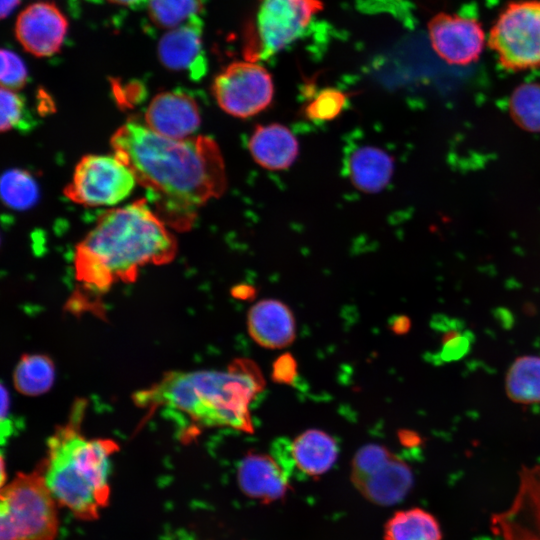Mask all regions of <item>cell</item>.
<instances>
[{
  "instance_id": "obj_24",
  "label": "cell",
  "mask_w": 540,
  "mask_h": 540,
  "mask_svg": "<svg viewBox=\"0 0 540 540\" xmlns=\"http://www.w3.org/2000/svg\"><path fill=\"white\" fill-rule=\"evenodd\" d=\"M0 191L3 203L14 210L32 208L40 196L35 178L31 173L20 168L8 169L2 174Z\"/></svg>"
},
{
  "instance_id": "obj_29",
  "label": "cell",
  "mask_w": 540,
  "mask_h": 540,
  "mask_svg": "<svg viewBox=\"0 0 540 540\" xmlns=\"http://www.w3.org/2000/svg\"><path fill=\"white\" fill-rule=\"evenodd\" d=\"M1 87L13 91L20 90L27 81V70L24 62L14 52L1 50Z\"/></svg>"
},
{
  "instance_id": "obj_28",
  "label": "cell",
  "mask_w": 540,
  "mask_h": 540,
  "mask_svg": "<svg viewBox=\"0 0 540 540\" xmlns=\"http://www.w3.org/2000/svg\"><path fill=\"white\" fill-rule=\"evenodd\" d=\"M0 102V128L2 132L13 129H29L31 119L27 114L26 104L21 95L16 91L1 87Z\"/></svg>"
},
{
  "instance_id": "obj_26",
  "label": "cell",
  "mask_w": 540,
  "mask_h": 540,
  "mask_svg": "<svg viewBox=\"0 0 540 540\" xmlns=\"http://www.w3.org/2000/svg\"><path fill=\"white\" fill-rule=\"evenodd\" d=\"M148 14L152 22L166 29L176 28L199 16L202 0H148Z\"/></svg>"
},
{
  "instance_id": "obj_10",
  "label": "cell",
  "mask_w": 540,
  "mask_h": 540,
  "mask_svg": "<svg viewBox=\"0 0 540 540\" xmlns=\"http://www.w3.org/2000/svg\"><path fill=\"white\" fill-rule=\"evenodd\" d=\"M212 93L224 112L245 119L259 114L271 104L274 85L263 66L238 61L229 64L215 77Z\"/></svg>"
},
{
  "instance_id": "obj_6",
  "label": "cell",
  "mask_w": 540,
  "mask_h": 540,
  "mask_svg": "<svg viewBox=\"0 0 540 540\" xmlns=\"http://www.w3.org/2000/svg\"><path fill=\"white\" fill-rule=\"evenodd\" d=\"M488 45L509 71L540 67V0L509 2L490 29Z\"/></svg>"
},
{
  "instance_id": "obj_9",
  "label": "cell",
  "mask_w": 540,
  "mask_h": 540,
  "mask_svg": "<svg viewBox=\"0 0 540 540\" xmlns=\"http://www.w3.org/2000/svg\"><path fill=\"white\" fill-rule=\"evenodd\" d=\"M137 180L131 169L117 156L85 155L75 167L64 195L86 206H113L126 199Z\"/></svg>"
},
{
  "instance_id": "obj_13",
  "label": "cell",
  "mask_w": 540,
  "mask_h": 540,
  "mask_svg": "<svg viewBox=\"0 0 540 540\" xmlns=\"http://www.w3.org/2000/svg\"><path fill=\"white\" fill-rule=\"evenodd\" d=\"M67 29V19L56 5L38 2L19 14L15 35L26 51L37 57H48L60 50Z\"/></svg>"
},
{
  "instance_id": "obj_7",
  "label": "cell",
  "mask_w": 540,
  "mask_h": 540,
  "mask_svg": "<svg viewBox=\"0 0 540 540\" xmlns=\"http://www.w3.org/2000/svg\"><path fill=\"white\" fill-rule=\"evenodd\" d=\"M322 8L320 0H258L248 31L247 58H266L279 52L304 32Z\"/></svg>"
},
{
  "instance_id": "obj_4",
  "label": "cell",
  "mask_w": 540,
  "mask_h": 540,
  "mask_svg": "<svg viewBox=\"0 0 540 540\" xmlns=\"http://www.w3.org/2000/svg\"><path fill=\"white\" fill-rule=\"evenodd\" d=\"M84 406L80 403L70 421L48 440L41 466L56 502L80 520H95L110 498L111 457L118 445L108 439H89L80 432Z\"/></svg>"
},
{
  "instance_id": "obj_23",
  "label": "cell",
  "mask_w": 540,
  "mask_h": 540,
  "mask_svg": "<svg viewBox=\"0 0 540 540\" xmlns=\"http://www.w3.org/2000/svg\"><path fill=\"white\" fill-rule=\"evenodd\" d=\"M55 380V366L52 360L42 354L24 355L17 363L13 381L16 389L29 396L47 392Z\"/></svg>"
},
{
  "instance_id": "obj_5",
  "label": "cell",
  "mask_w": 540,
  "mask_h": 540,
  "mask_svg": "<svg viewBox=\"0 0 540 540\" xmlns=\"http://www.w3.org/2000/svg\"><path fill=\"white\" fill-rule=\"evenodd\" d=\"M57 504L41 468L17 474L1 488L0 540H55Z\"/></svg>"
},
{
  "instance_id": "obj_2",
  "label": "cell",
  "mask_w": 540,
  "mask_h": 540,
  "mask_svg": "<svg viewBox=\"0 0 540 540\" xmlns=\"http://www.w3.org/2000/svg\"><path fill=\"white\" fill-rule=\"evenodd\" d=\"M177 242L146 199L105 211L77 245L76 279L94 293L131 282L140 268L174 259Z\"/></svg>"
},
{
  "instance_id": "obj_1",
  "label": "cell",
  "mask_w": 540,
  "mask_h": 540,
  "mask_svg": "<svg viewBox=\"0 0 540 540\" xmlns=\"http://www.w3.org/2000/svg\"><path fill=\"white\" fill-rule=\"evenodd\" d=\"M111 147L146 189L155 213L177 230L190 229L200 207L226 189L224 159L211 137L172 139L130 120L114 132Z\"/></svg>"
},
{
  "instance_id": "obj_25",
  "label": "cell",
  "mask_w": 540,
  "mask_h": 540,
  "mask_svg": "<svg viewBox=\"0 0 540 540\" xmlns=\"http://www.w3.org/2000/svg\"><path fill=\"white\" fill-rule=\"evenodd\" d=\"M513 121L529 132H540V83L529 82L517 86L509 98Z\"/></svg>"
},
{
  "instance_id": "obj_21",
  "label": "cell",
  "mask_w": 540,
  "mask_h": 540,
  "mask_svg": "<svg viewBox=\"0 0 540 540\" xmlns=\"http://www.w3.org/2000/svg\"><path fill=\"white\" fill-rule=\"evenodd\" d=\"M385 540H442L437 519L421 508L400 510L384 526Z\"/></svg>"
},
{
  "instance_id": "obj_30",
  "label": "cell",
  "mask_w": 540,
  "mask_h": 540,
  "mask_svg": "<svg viewBox=\"0 0 540 540\" xmlns=\"http://www.w3.org/2000/svg\"><path fill=\"white\" fill-rule=\"evenodd\" d=\"M470 346V339L459 332L450 331L446 335L441 350L444 361L456 360L464 356Z\"/></svg>"
},
{
  "instance_id": "obj_33",
  "label": "cell",
  "mask_w": 540,
  "mask_h": 540,
  "mask_svg": "<svg viewBox=\"0 0 540 540\" xmlns=\"http://www.w3.org/2000/svg\"><path fill=\"white\" fill-rule=\"evenodd\" d=\"M20 0H1V17H7L19 4Z\"/></svg>"
},
{
  "instance_id": "obj_17",
  "label": "cell",
  "mask_w": 540,
  "mask_h": 540,
  "mask_svg": "<svg viewBox=\"0 0 540 540\" xmlns=\"http://www.w3.org/2000/svg\"><path fill=\"white\" fill-rule=\"evenodd\" d=\"M247 328L254 342L268 349L285 348L296 337L291 309L276 299H263L254 304L248 311Z\"/></svg>"
},
{
  "instance_id": "obj_32",
  "label": "cell",
  "mask_w": 540,
  "mask_h": 540,
  "mask_svg": "<svg viewBox=\"0 0 540 540\" xmlns=\"http://www.w3.org/2000/svg\"><path fill=\"white\" fill-rule=\"evenodd\" d=\"M9 412H10V399L9 394L6 391L4 385H2V410H1V440L2 444H4V440L6 437H9L12 430H11V422L9 420Z\"/></svg>"
},
{
  "instance_id": "obj_31",
  "label": "cell",
  "mask_w": 540,
  "mask_h": 540,
  "mask_svg": "<svg viewBox=\"0 0 540 540\" xmlns=\"http://www.w3.org/2000/svg\"><path fill=\"white\" fill-rule=\"evenodd\" d=\"M296 375V363L289 354L279 357L274 363L273 379L278 383H289Z\"/></svg>"
},
{
  "instance_id": "obj_22",
  "label": "cell",
  "mask_w": 540,
  "mask_h": 540,
  "mask_svg": "<svg viewBox=\"0 0 540 540\" xmlns=\"http://www.w3.org/2000/svg\"><path fill=\"white\" fill-rule=\"evenodd\" d=\"M507 396L519 404L540 403V357L522 356L517 358L505 378Z\"/></svg>"
},
{
  "instance_id": "obj_19",
  "label": "cell",
  "mask_w": 540,
  "mask_h": 540,
  "mask_svg": "<svg viewBox=\"0 0 540 540\" xmlns=\"http://www.w3.org/2000/svg\"><path fill=\"white\" fill-rule=\"evenodd\" d=\"M393 169L392 157L372 145L354 149L346 160V170L351 183L365 193L383 190L391 180Z\"/></svg>"
},
{
  "instance_id": "obj_34",
  "label": "cell",
  "mask_w": 540,
  "mask_h": 540,
  "mask_svg": "<svg viewBox=\"0 0 540 540\" xmlns=\"http://www.w3.org/2000/svg\"><path fill=\"white\" fill-rule=\"evenodd\" d=\"M112 3L130 6V7H140L144 4H147L148 0H108Z\"/></svg>"
},
{
  "instance_id": "obj_15",
  "label": "cell",
  "mask_w": 540,
  "mask_h": 540,
  "mask_svg": "<svg viewBox=\"0 0 540 540\" xmlns=\"http://www.w3.org/2000/svg\"><path fill=\"white\" fill-rule=\"evenodd\" d=\"M158 56L167 69L199 79L206 71L199 16L165 33L158 44Z\"/></svg>"
},
{
  "instance_id": "obj_20",
  "label": "cell",
  "mask_w": 540,
  "mask_h": 540,
  "mask_svg": "<svg viewBox=\"0 0 540 540\" xmlns=\"http://www.w3.org/2000/svg\"><path fill=\"white\" fill-rule=\"evenodd\" d=\"M289 454L292 463L301 473L318 477L334 465L338 446L335 439L326 432L310 429L294 439Z\"/></svg>"
},
{
  "instance_id": "obj_14",
  "label": "cell",
  "mask_w": 540,
  "mask_h": 540,
  "mask_svg": "<svg viewBox=\"0 0 540 540\" xmlns=\"http://www.w3.org/2000/svg\"><path fill=\"white\" fill-rule=\"evenodd\" d=\"M145 125L154 132L172 139L193 137L201 123L195 99L179 90L157 94L145 112Z\"/></svg>"
},
{
  "instance_id": "obj_3",
  "label": "cell",
  "mask_w": 540,
  "mask_h": 540,
  "mask_svg": "<svg viewBox=\"0 0 540 540\" xmlns=\"http://www.w3.org/2000/svg\"><path fill=\"white\" fill-rule=\"evenodd\" d=\"M264 388L256 364L238 359L225 371H174L149 388L137 392L136 404L164 407L187 416L203 427H229L254 431L250 404Z\"/></svg>"
},
{
  "instance_id": "obj_8",
  "label": "cell",
  "mask_w": 540,
  "mask_h": 540,
  "mask_svg": "<svg viewBox=\"0 0 540 540\" xmlns=\"http://www.w3.org/2000/svg\"><path fill=\"white\" fill-rule=\"evenodd\" d=\"M351 481L369 502L390 506L402 501L413 485L409 465L378 444L360 448L352 460Z\"/></svg>"
},
{
  "instance_id": "obj_16",
  "label": "cell",
  "mask_w": 540,
  "mask_h": 540,
  "mask_svg": "<svg viewBox=\"0 0 540 540\" xmlns=\"http://www.w3.org/2000/svg\"><path fill=\"white\" fill-rule=\"evenodd\" d=\"M237 481L246 496L265 504L283 498L290 488L287 471L280 461L258 452H249L242 458Z\"/></svg>"
},
{
  "instance_id": "obj_18",
  "label": "cell",
  "mask_w": 540,
  "mask_h": 540,
  "mask_svg": "<svg viewBox=\"0 0 540 540\" xmlns=\"http://www.w3.org/2000/svg\"><path fill=\"white\" fill-rule=\"evenodd\" d=\"M248 150L259 166L279 171L289 168L294 163L299 145L290 129L272 123L255 127L248 141Z\"/></svg>"
},
{
  "instance_id": "obj_12",
  "label": "cell",
  "mask_w": 540,
  "mask_h": 540,
  "mask_svg": "<svg viewBox=\"0 0 540 540\" xmlns=\"http://www.w3.org/2000/svg\"><path fill=\"white\" fill-rule=\"evenodd\" d=\"M428 35L434 52L451 65L476 62L484 48L485 33L473 18L440 12L428 22Z\"/></svg>"
},
{
  "instance_id": "obj_27",
  "label": "cell",
  "mask_w": 540,
  "mask_h": 540,
  "mask_svg": "<svg viewBox=\"0 0 540 540\" xmlns=\"http://www.w3.org/2000/svg\"><path fill=\"white\" fill-rule=\"evenodd\" d=\"M346 100L345 93L338 89H323L305 106L304 116L316 122L333 120L343 111Z\"/></svg>"
},
{
  "instance_id": "obj_11",
  "label": "cell",
  "mask_w": 540,
  "mask_h": 540,
  "mask_svg": "<svg viewBox=\"0 0 540 540\" xmlns=\"http://www.w3.org/2000/svg\"><path fill=\"white\" fill-rule=\"evenodd\" d=\"M491 529L503 540H540V463L523 467L511 505L493 514Z\"/></svg>"
}]
</instances>
